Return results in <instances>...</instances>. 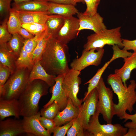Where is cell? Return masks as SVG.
Here are the masks:
<instances>
[{
	"label": "cell",
	"mask_w": 136,
	"mask_h": 136,
	"mask_svg": "<svg viewBox=\"0 0 136 136\" xmlns=\"http://www.w3.org/2000/svg\"><path fill=\"white\" fill-rule=\"evenodd\" d=\"M66 134L67 136H86L85 131L81 125L78 117L73 119L72 125Z\"/></svg>",
	"instance_id": "cell-31"
},
{
	"label": "cell",
	"mask_w": 136,
	"mask_h": 136,
	"mask_svg": "<svg viewBox=\"0 0 136 136\" xmlns=\"http://www.w3.org/2000/svg\"><path fill=\"white\" fill-rule=\"evenodd\" d=\"M22 24L17 11L13 8H11L7 22L9 32L12 35L18 33Z\"/></svg>",
	"instance_id": "cell-26"
},
{
	"label": "cell",
	"mask_w": 136,
	"mask_h": 136,
	"mask_svg": "<svg viewBox=\"0 0 136 136\" xmlns=\"http://www.w3.org/2000/svg\"><path fill=\"white\" fill-rule=\"evenodd\" d=\"M73 120L63 126H56L52 131V133H53V136H65L72 125Z\"/></svg>",
	"instance_id": "cell-38"
},
{
	"label": "cell",
	"mask_w": 136,
	"mask_h": 136,
	"mask_svg": "<svg viewBox=\"0 0 136 136\" xmlns=\"http://www.w3.org/2000/svg\"><path fill=\"white\" fill-rule=\"evenodd\" d=\"M18 33L25 40L32 38L35 36L30 33L26 29L22 27Z\"/></svg>",
	"instance_id": "cell-43"
},
{
	"label": "cell",
	"mask_w": 136,
	"mask_h": 136,
	"mask_svg": "<svg viewBox=\"0 0 136 136\" xmlns=\"http://www.w3.org/2000/svg\"><path fill=\"white\" fill-rule=\"evenodd\" d=\"M124 136H136V129L128 128L127 132Z\"/></svg>",
	"instance_id": "cell-44"
},
{
	"label": "cell",
	"mask_w": 136,
	"mask_h": 136,
	"mask_svg": "<svg viewBox=\"0 0 136 136\" xmlns=\"http://www.w3.org/2000/svg\"><path fill=\"white\" fill-rule=\"evenodd\" d=\"M124 119V122L128 120L131 121V122H126L124 125L125 127L136 129V113L132 115L128 114L126 112L122 118V119Z\"/></svg>",
	"instance_id": "cell-40"
},
{
	"label": "cell",
	"mask_w": 136,
	"mask_h": 136,
	"mask_svg": "<svg viewBox=\"0 0 136 136\" xmlns=\"http://www.w3.org/2000/svg\"><path fill=\"white\" fill-rule=\"evenodd\" d=\"M60 110L59 106L56 101H55L46 107L42 108L40 112L41 116L53 119Z\"/></svg>",
	"instance_id": "cell-30"
},
{
	"label": "cell",
	"mask_w": 136,
	"mask_h": 136,
	"mask_svg": "<svg viewBox=\"0 0 136 136\" xmlns=\"http://www.w3.org/2000/svg\"><path fill=\"white\" fill-rule=\"evenodd\" d=\"M40 121L42 126L47 130L51 134L56 126L53 119L47 118L41 116Z\"/></svg>",
	"instance_id": "cell-39"
},
{
	"label": "cell",
	"mask_w": 136,
	"mask_h": 136,
	"mask_svg": "<svg viewBox=\"0 0 136 136\" xmlns=\"http://www.w3.org/2000/svg\"><path fill=\"white\" fill-rule=\"evenodd\" d=\"M7 43L0 44V63L8 67L11 74L17 69L18 58L10 51Z\"/></svg>",
	"instance_id": "cell-23"
},
{
	"label": "cell",
	"mask_w": 136,
	"mask_h": 136,
	"mask_svg": "<svg viewBox=\"0 0 136 136\" xmlns=\"http://www.w3.org/2000/svg\"><path fill=\"white\" fill-rule=\"evenodd\" d=\"M56 76L48 74L39 61L33 65L30 73L29 80L30 82L35 80H41L51 87L55 83V78Z\"/></svg>",
	"instance_id": "cell-19"
},
{
	"label": "cell",
	"mask_w": 136,
	"mask_h": 136,
	"mask_svg": "<svg viewBox=\"0 0 136 136\" xmlns=\"http://www.w3.org/2000/svg\"><path fill=\"white\" fill-rule=\"evenodd\" d=\"M63 78L64 74L58 75L55 78V83L52 87L51 97L49 101L43 106V108L46 107L55 101L59 106L61 110H62L66 107L68 97L62 87Z\"/></svg>",
	"instance_id": "cell-14"
},
{
	"label": "cell",
	"mask_w": 136,
	"mask_h": 136,
	"mask_svg": "<svg viewBox=\"0 0 136 136\" xmlns=\"http://www.w3.org/2000/svg\"><path fill=\"white\" fill-rule=\"evenodd\" d=\"M47 32V30L45 31L35 35L32 38L25 40L22 48L31 60L33 52L38 42Z\"/></svg>",
	"instance_id": "cell-29"
},
{
	"label": "cell",
	"mask_w": 136,
	"mask_h": 136,
	"mask_svg": "<svg viewBox=\"0 0 136 136\" xmlns=\"http://www.w3.org/2000/svg\"><path fill=\"white\" fill-rule=\"evenodd\" d=\"M80 72L71 68L64 74L62 87L68 98L71 99L74 104L80 108L83 99L77 96L81 79L79 76Z\"/></svg>",
	"instance_id": "cell-8"
},
{
	"label": "cell",
	"mask_w": 136,
	"mask_h": 136,
	"mask_svg": "<svg viewBox=\"0 0 136 136\" xmlns=\"http://www.w3.org/2000/svg\"><path fill=\"white\" fill-rule=\"evenodd\" d=\"M16 11L22 24L36 23L45 24L49 18L53 17L54 15H49L47 12Z\"/></svg>",
	"instance_id": "cell-20"
},
{
	"label": "cell",
	"mask_w": 136,
	"mask_h": 136,
	"mask_svg": "<svg viewBox=\"0 0 136 136\" xmlns=\"http://www.w3.org/2000/svg\"><path fill=\"white\" fill-rule=\"evenodd\" d=\"M100 114L98 107L95 114L91 117L87 128L85 131L86 136H124L128 128L117 123L101 124L99 120Z\"/></svg>",
	"instance_id": "cell-6"
},
{
	"label": "cell",
	"mask_w": 136,
	"mask_h": 136,
	"mask_svg": "<svg viewBox=\"0 0 136 136\" xmlns=\"http://www.w3.org/2000/svg\"><path fill=\"white\" fill-rule=\"evenodd\" d=\"M32 67L17 69L11 74L0 93V98L18 99L29 82Z\"/></svg>",
	"instance_id": "cell-4"
},
{
	"label": "cell",
	"mask_w": 136,
	"mask_h": 136,
	"mask_svg": "<svg viewBox=\"0 0 136 136\" xmlns=\"http://www.w3.org/2000/svg\"><path fill=\"white\" fill-rule=\"evenodd\" d=\"M52 36L47 32L39 41L33 52L32 60V65L40 61L48 42Z\"/></svg>",
	"instance_id": "cell-27"
},
{
	"label": "cell",
	"mask_w": 136,
	"mask_h": 136,
	"mask_svg": "<svg viewBox=\"0 0 136 136\" xmlns=\"http://www.w3.org/2000/svg\"><path fill=\"white\" fill-rule=\"evenodd\" d=\"M86 8L83 13L84 15L92 16L97 13L98 6L101 0H83Z\"/></svg>",
	"instance_id": "cell-34"
},
{
	"label": "cell",
	"mask_w": 136,
	"mask_h": 136,
	"mask_svg": "<svg viewBox=\"0 0 136 136\" xmlns=\"http://www.w3.org/2000/svg\"><path fill=\"white\" fill-rule=\"evenodd\" d=\"M107 81L118 98V103L114 105V115L122 120L127 111L131 114L136 103L135 81L134 80H131L130 84L126 87L121 78L115 73L110 74Z\"/></svg>",
	"instance_id": "cell-2"
},
{
	"label": "cell",
	"mask_w": 136,
	"mask_h": 136,
	"mask_svg": "<svg viewBox=\"0 0 136 136\" xmlns=\"http://www.w3.org/2000/svg\"><path fill=\"white\" fill-rule=\"evenodd\" d=\"M77 16L79 21V32L82 30L89 29L96 33L107 28L103 22V18L97 12L89 16L79 12Z\"/></svg>",
	"instance_id": "cell-12"
},
{
	"label": "cell",
	"mask_w": 136,
	"mask_h": 136,
	"mask_svg": "<svg viewBox=\"0 0 136 136\" xmlns=\"http://www.w3.org/2000/svg\"><path fill=\"white\" fill-rule=\"evenodd\" d=\"M21 27L35 36L47 30V27L45 24L36 23H24L22 24Z\"/></svg>",
	"instance_id": "cell-32"
},
{
	"label": "cell",
	"mask_w": 136,
	"mask_h": 136,
	"mask_svg": "<svg viewBox=\"0 0 136 136\" xmlns=\"http://www.w3.org/2000/svg\"><path fill=\"white\" fill-rule=\"evenodd\" d=\"M49 2L70 5L76 6L78 3L84 4L83 0H45Z\"/></svg>",
	"instance_id": "cell-42"
},
{
	"label": "cell",
	"mask_w": 136,
	"mask_h": 136,
	"mask_svg": "<svg viewBox=\"0 0 136 136\" xmlns=\"http://www.w3.org/2000/svg\"><path fill=\"white\" fill-rule=\"evenodd\" d=\"M40 112L36 115L23 117L21 120L25 133L36 136H50L51 134L41 124Z\"/></svg>",
	"instance_id": "cell-13"
},
{
	"label": "cell",
	"mask_w": 136,
	"mask_h": 136,
	"mask_svg": "<svg viewBox=\"0 0 136 136\" xmlns=\"http://www.w3.org/2000/svg\"><path fill=\"white\" fill-rule=\"evenodd\" d=\"M49 87L41 80L29 82L18 99L20 116H29L37 114L40 99L47 94Z\"/></svg>",
	"instance_id": "cell-3"
},
{
	"label": "cell",
	"mask_w": 136,
	"mask_h": 136,
	"mask_svg": "<svg viewBox=\"0 0 136 136\" xmlns=\"http://www.w3.org/2000/svg\"><path fill=\"white\" fill-rule=\"evenodd\" d=\"M14 1V2L18 3L23 2H25L32 0H12Z\"/></svg>",
	"instance_id": "cell-45"
},
{
	"label": "cell",
	"mask_w": 136,
	"mask_h": 136,
	"mask_svg": "<svg viewBox=\"0 0 136 136\" xmlns=\"http://www.w3.org/2000/svg\"><path fill=\"white\" fill-rule=\"evenodd\" d=\"M80 108L74 105L71 99L68 98L67 105L61 111H59L53 119L56 126H61L77 117Z\"/></svg>",
	"instance_id": "cell-16"
},
{
	"label": "cell",
	"mask_w": 136,
	"mask_h": 136,
	"mask_svg": "<svg viewBox=\"0 0 136 136\" xmlns=\"http://www.w3.org/2000/svg\"><path fill=\"white\" fill-rule=\"evenodd\" d=\"M124 63L120 68L115 70V73L121 78L124 85L127 87L126 82L130 77L131 73L136 69V50L130 56L124 59Z\"/></svg>",
	"instance_id": "cell-21"
},
{
	"label": "cell",
	"mask_w": 136,
	"mask_h": 136,
	"mask_svg": "<svg viewBox=\"0 0 136 136\" xmlns=\"http://www.w3.org/2000/svg\"><path fill=\"white\" fill-rule=\"evenodd\" d=\"M112 46L113 54L112 58L109 60L111 62L116 59L119 58H121L124 59L130 56L132 54V53L129 52L128 50L123 49H121L117 45H115Z\"/></svg>",
	"instance_id": "cell-35"
},
{
	"label": "cell",
	"mask_w": 136,
	"mask_h": 136,
	"mask_svg": "<svg viewBox=\"0 0 136 136\" xmlns=\"http://www.w3.org/2000/svg\"><path fill=\"white\" fill-rule=\"evenodd\" d=\"M68 50L67 45L54 37L50 38L39 61L48 74L56 76L64 74L69 70Z\"/></svg>",
	"instance_id": "cell-1"
},
{
	"label": "cell",
	"mask_w": 136,
	"mask_h": 136,
	"mask_svg": "<svg viewBox=\"0 0 136 136\" xmlns=\"http://www.w3.org/2000/svg\"><path fill=\"white\" fill-rule=\"evenodd\" d=\"M12 8L19 11L47 12L49 2L45 0H32L12 4Z\"/></svg>",
	"instance_id": "cell-17"
},
{
	"label": "cell",
	"mask_w": 136,
	"mask_h": 136,
	"mask_svg": "<svg viewBox=\"0 0 136 136\" xmlns=\"http://www.w3.org/2000/svg\"><path fill=\"white\" fill-rule=\"evenodd\" d=\"M12 0H0V15L1 18L4 19H8Z\"/></svg>",
	"instance_id": "cell-37"
},
{
	"label": "cell",
	"mask_w": 136,
	"mask_h": 136,
	"mask_svg": "<svg viewBox=\"0 0 136 136\" xmlns=\"http://www.w3.org/2000/svg\"><path fill=\"white\" fill-rule=\"evenodd\" d=\"M103 48L84 49L79 58L73 60L70 64L71 69L80 72L91 65L98 66L101 63L105 52Z\"/></svg>",
	"instance_id": "cell-9"
},
{
	"label": "cell",
	"mask_w": 136,
	"mask_h": 136,
	"mask_svg": "<svg viewBox=\"0 0 136 136\" xmlns=\"http://www.w3.org/2000/svg\"><path fill=\"white\" fill-rule=\"evenodd\" d=\"M25 40L16 33L12 35L11 38L7 43L9 50L18 58Z\"/></svg>",
	"instance_id": "cell-25"
},
{
	"label": "cell",
	"mask_w": 136,
	"mask_h": 136,
	"mask_svg": "<svg viewBox=\"0 0 136 136\" xmlns=\"http://www.w3.org/2000/svg\"><path fill=\"white\" fill-rule=\"evenodd\" d=\"M14 116L19 119L20 111L18 99H6L0 98V119Z\"/></svg>",
	"instance_id": "cell-18"
},
{
	"label": "cell",
	"mask_w": 136,
	"mask_h": 136,
	"mask_svg": "<svg viewBox=\"0 0 136 136\" xmlns=\"http://www.w3.org/2000/svg\"><path fill=\"white\" fill-rule=\"evenodd\" d=\"M8 19L4 20L0 26V44L7 43L12 36L8 28L7 22Z\"/></svg>",
	"instance_id": "cell-33"
},
{
	"label": "cell",
	"mask_w": 136,
	"mask_h": 136,
	"mask_svg": "<svg viewBox=\"0 0 136 136\" xmlns=\"http://www.w3.org/2000/svg\"><path fill=\"white\" fill-rule=\"evenodd\" d=\"M83 102L80 108L78 117L85 131L91 117L95 114L97 108L98 94L96 87L90 93Z\"/></svg>",
	"instance_id": "cell-10"
},
{
	"label": "cell",
	"mask_w": 136,
	"mask_h": 136,
	"mask_svg": "<svg viewBox=\"0 0 136 136\" xmlns=\"http://www.w3.org/2000/svg\"><path fill=\"white\" fill-rule=\"evenodd\" d=\"M123 48V49L127 50H131L133 51L136 50V39L129 40L122 39Z\"/></svg>",
	"instance_id": "cell-41"
},
{
	"label": "cell",
	"mask_w": 136,
	"mask_h": 136,
	"mask_svg": "<svg viewBox=\"0 0 136 136\" xmlns=\"http://www.w3.org/2000/svg\"><path fill=\"white\" fill-rule=\"evenodd\" d=\"M65 17L60 15H54L49 18L45 23L48 32L53 36H55L63 25Z\"/></svg>",
	"instance_id": "cell-24"
},
{
	"label": "cell",
	"mask_w": 136,
	"mask_h": 136,
	"mask_svg": "<svg viewBox=\"0 0 136 136\" xmlns=\"http://www.w3.org/2000/svg\"><path fill=\"white\" fill-rule=\"evenodd\" d=\"M24 133L21 120L9 118L0 120V136H16Z\"/></svg>",
	"instance_id": "cell-15"
},
{
	"label": "cell",
	"mask_w": 136,
	"mask_h": 136,
	"mask_svg": "<svg viewBox=\"0 0 136 136\" xmlns=\"http://www.w3.org/2000/svg\"><path fill=\"white\" fill-rule=\"evenodd\" d=\"M121 27L111 29L107 28L88 36L84 49L88 50L94 48H102L106 45H116L123 48L122 39L120 32Z\"/></svg>",
	"instance_id": "cell-5"
},
{
	"label": "cell",
	"mask_w": 136,
	"mask_h": 136,
	"mask_svg": "<svg viewBox=\"0 0 136 136\" xmlns=\"http://www.w3.org/2000/svg\"><path fill=\"white\" fill-rule=\"evenodd\" d=\"M47 12L49 15H57L65 17L73 16L79 12L75 6L51 2H49Z\"/></svg>",
	"instance_id": "cell-22"
},
{
	"label": "cell",
	"mask_w": 136,
	"mask_h": 136,
	"mask_svg": "<svg viewBox=\"0 0 136 136\" xmlns=\"http://www.w3.org/2000/svg\"><path fill=\"white\" fill-rule=\"evenodd\" d=\"M79 28V21L78 18L73 16L65 17L62 27L57 35L53 37L62 43L67 45L78 36Z\"/></svg>",
	"instance_id": "cell-11"
},
{
	"label": "cell",
	"mask_w": 136,
	"mask_h": 136,
	"mask_svg": "<svg viewBox=\"0 0 136 136\" xmlns=\"http://www.w3.org/2000/svg\"><path fill=\"white\" fill-rule=\"evenodd\" d=\"M11 74L10 69L0 63V93L4 84Z\"/></svg>",
	"instance_id": "cell-36"
},
{
	"label": "cell",
	"mask_w": 136,
	"mask_h": 136,
	"mask_svg": "<svg viewBox=\"0 0 136 136\" xmlns=\"http://www.w3.org/2000/svg\"><path fill=\"white\" fill-rule=\"evenodd\" d=\"M111 62L109 60L106 62L100 69L98 70L96 74L90 79L86 82L84 85L88 84L87 91L83 99V101L85 100L90 93L96 88L101 77V76L109 64Z\"/></svg>",
	"instance_id": "cell-28"
},
{
	"label": "cell",
	"mask_w": 136,
	"mask_h": 136,
	"mask_svg": "<svg viewBox=\"0 0 136 136\" xmlns=\"http://www.w3.org/2000/svg\"><path fill=\"white\" fill-rule=\"evenodd\" d=\"M96 88L98 94L97 107L100 114L107 123H112L114 115L113 91L106 86L102 77Z\"/></svg>",
	"instance_id": "cell-7"
}]
</instances>
